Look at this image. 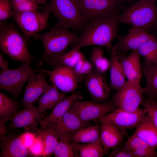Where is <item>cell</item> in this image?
I'll use <instances>...</instances> for the list:
<instances>
[{"mask_svg":"<svg viewBox=\"0 0 157 157\" xmlns=\"http://www.w3.org/2000/svg\"><path fill=\"white\" fill-rule=\"evenodd\" d=\"M120 13V12L109 13L90 20L82 33L72 43L73 48L80 49L84 47L97 45L111 50L112 42L117 35Z\"/></svg>","mask_w":157,"mask_h":157,"instance_id":"cell-1","label":"cell"},{"mask_svg":"<svg viewBox=\"0 0 157 157\" xmlns=\"http://www.w3.org/2000/svg\"><path fill=\"white\" fill-rule=\"evenodd\" d=\"M156 0H138L126 8L120 13L119 24L147 31L157 24Z\"/></svg>","mask_w":157,"mask_h":157,"instance_id":"cell-2","label":"cell"},{"mask_svg":"<svg viewBox=\"0 0 157 157\" xmlns=\"http://www.w3.org/2000/svg\"><path fill=\"white\" fill-rule=\"evenodd\" d=\"M44 8L55 16L57 24L66 29H84L88 22L74 0H50Z\"/></svg>","mask_w":157,"mask_h":157,"instance_id":"cell-3","label":"cell"},{"mask_svg":"<svg viewBox=\"0 0 157 157\" xmlns=\"http://www.w3.org/2000/svg\"><path fill=\"white\" fill-rule=\"evenodd\" d=\"M0 48L13 60L31 66L33 58L26 40L13 25L6 24L1 26Z\"/></svg>","mask_w":157,"mask_h":157,"instance_id":"cell-4","label":"cell"},{"mask_svg":"<svg viewBox=\"0 0 157 157\" xmlns=\"http://www.w3.org/2000/svg\"><path fill=\"white\" fill-rule=\"evenodd\" d=\"M35 38L41 41L44 48L42 58L54 54L65 53L71 44L77 38V35L57 23L47 32L35 34Z\"/></svg>","mask_w":157,"mask_h":157,"instance_id":"cell-5","label":"cell"},{"mask_svg":"<svg viewBox=\"0 0 157 157\" xmlns=\"http://www.w3.org/2000/svg\"><path fill=\"white\" fill-rule=\"evenodd\" d=\"M50 71L43 69H33L31 66L23 63L16 68L1 72L0 88L11 94L16 100L20 96L24 84L33 74L41 72L49 74Z\"/></svg>","mask_w":157,"mask_h":157,"instance_id":"cell-6","label":"cell"},{"mask_svg":"<svg viewBox=\"0 0 157 157\" xmlns=\"http://www.w3.org/2000/svg\"><path fill=\"white\" fill-rule=\"evenodd\" d=\"M144 95L140 81H127L114 94L113 104L116 107L134 112L144 101Z\"/></svg>","mask_w":157,"mask_h":157,"instance_id":"cell-7","label":"cell"},{"mask_svg":"<svg viewBox=\"0 0 157 157\" xmlns=\"http://www.w3.org/2000/svg\"><path fill=\"white\" fill-rule=\"evenodd\" d=\"M12 17L23 32L25 37L29 38L48 26V20L51 13L37 11L17 13L13 10Z\"/></svg>","mask_w":157,"mask_h":157,"instance_id":"cell-8","label":"cell"},{"mask_svg":"<svg viewBox=\"0 0 157 157\" xmlns=\"http://www.w3.org/2000/svg\"><path fill=\"white\" fill-rule=\"evenodd\" d=\"M89 22L99 16L120 12L125 8L124 0H74Z\"/></svg>","mask_w":157,"mask_h":157,"instance_id":"cell-9","label":"cell"},{"mask_svg":"<svg viewBox=\"0 0 157 157\" xmlns=\"http://www.w3.org/2000/svg\"><path fill=\"white\" fill-rule=\"evenodd\" d=\"M47 115L46 111L40 110L33 104L29 105L11 116L10 128L11 130L23 128L26 131L34 132L40 121Z\"/></svg>","mask_w":157,"mask_h":157,"instance_id":"cell-10","label":"cell"},{"mask_svg":"<svg viewBox=\"0 0 157 157\" xmlns=\"http://www.w3.org/2000/svg\"><path fill=\"white\" fill-rule=\"evenodd\" d=\"M72 107L82 122L85 123L97 120L99 121L116 108L113 104L81 100L75 101Z\"/></svg>","mask_w":157,"mask_h":157,"instance_id":"cell-11","label":"cell"},{"mask_svg":"<svg viewBox=\"0 0 157 157\" xmlns=\"http://www.w3.org/2000/svg\"><path fill=\"white\" fill-rule=\"evenodd\" d=\"M147 113L144 108H139L136 111L131 112L116 107L101 119L114 125L126 134V130L136 128Z\"/></svg>","mask_w":157,"mask_h":157,"instance_id":"cell-12","label":"cell"},{"mask_svg":"<svg viewBox=\"0 0 157 157\" xmlns=\"http://www.w3.org/2000/svg\"><path fill=\"white\" fill-rule=\"evenodd\" d=\"M84 85L93 101L104 104L111 91L105 76L94 68L84 77Z\"/></svg>","mask_w":157,"mask_h":157,"instance_id":"cell-13","label":"cell"},{"mask_svg":"<svg viewBox=\"0 0 157 157\" xmlns=\"http://www.w3.org/2000/svg\"><path fill=\"white\" fill-rule=\"evenodd\" d=\"M52 84L64 93H74L82 82L72 68L65 66L54 67L49 75Z\"/></svg>","mask_w":157,"mask_h":157,"instance_id":"cell-14","label":"cell"},{"mask_svg":"<svg viewBox=\"0 0 157 157\" xmlns=\"http://www.w3.org/2000/svg\"><path fill=\"white\" fill-rule=\"evenodd\" d=\"M49 74L44 72L34 74L28 81L23 96L20 102L23 107L33 104L40 96L50 89L51 85L48 84L46 79Z\"/></svg>","mask_w":157,"mask_h":157,"instance_id":"cell-15","label":"cell"},{"mask_svg":"<svg viewBox=\"0 0 157 157\" xmlns=\"http://www.w3.org/2000/svg\"><path fill=\"white\" fill-rule=\"evenodd\" d=\"M155 37L145 31L132 27L125 36H116L118 41L116 44L117 55L125 54L129 51L137 50L146 41Z\"/></svg>","mask_w":157,"mask_h":157,"instance_id":"cell-16","label":"cell"},{"mask_svg":"<svg viewBox=\"0 0 157 157\" xmlns=\"http://www.w3.org/2000/svg\"><path fill=\"white\" fill-rule=\"evenodd\" d=\"M83 98L81 92L78 91L70 96L65 97L52 109L49 115L40 121L39 124L40 128H46L50 124L59 123L74 103Z\"/></svg>","mask_w":157,"mask_h":157,"instance_id":"cell-17","label":"cell"},{"mask_svg":"<svg viewBox=\"0 0 157 157\" xmlns=\"http://www.w3.org/2000/svg\"><path fill=\"white\" fill-rule=\"evenodd\" d=\"M100 140L105 154L112 148L120 145L126 134L112 124L101 119Z\"/></svg>","mask_w":157,"mask_h":157,"instance_id":"cell-18","label":"cell"},{"mask_svg":"<svg viewBox=\"0 0 157 157\" xmlns=\"http://www.w3.org/2000/svg\"><path fill=\"white\" fill-rule=\"evenodd\" d=\"M0 157H26L30 154L19 135L9 134L0 136Z\"/></svg>","mask_w":157,"mask_h":157,"instance_id":"cell-19","label":"cell"},{"mask_svg":"<svg viewBox=\"0 0 157 157\" xmlns=\"http://www.w3.org/2000/svg\"><path fill=\"white\" fill-rule=\"evenodd\" d=\"M81 120L71 107L58 123L51 124L47 127L53 129L59 137L68 134H73L81 128L88 125Z\"/></svg>","mask_w":157,"mask_h":157,"instance_id":"cell-20","label":"cell"},{"mask_svg":"<svg viewBox=\"0 0 157 157\" xmlns=\"http://www.w3.org/2000/svg\"><path fill=\"white\" fill-rule=\"evenodd\" d=\"M140 56L137 50L127 56L125 54L117 55L127 81H140L142 73Z\"/></svg>","mask_w":157,"mask_h":157,"instance_id":"cell-21","label":"cell"},{"mask_svg":"<svg viewBox=\"0 0 157 157\" xmlns=\"http://www.w3.org/2000/svg\"><path fill=\"white\" fill-rule=\"evenodd\" d=\"M117 46H113L111 50V57L109 68L110 81L109 85L111 90L116 91L119 89L126 81L122 64L117 56Z\"/></svg>","mask_w":157,"mask_h":157,"instance_id":"cell-22","label":"cell"},{"mask_svg":"<svg viewBox=\"0 0 157 157\" xmlns=\"http://www.w3.org/2000/svg\"><path fill=\"white\" fill-rule=\"evenodd\" d=\"M134 133L151 147L157 148V129L147 113L136 127Z\"/></svg>","mask_w":157,"mask_h":157,"instance_id":"cell-23","label":"cell"},{"mask_svg":"<svg viewBox=\"0 0 157 157\" xmlns=\"http://www.w3.org/2000/svg\"><path fill=\"white\" fill-rule=\"evenodd\" d=\"M80 49L74 48L68 52L47 56L42 58L50 65L73 67L79 60L85 58Z\"/></svg>","mask_w":157,"mask_h":157,"instance_id":"cell-24","label":"cell"},{"mask_svg":"<svg viewBox=\"0 0 157 157\" xmlns=\"http://www.w3.org/2000/svg\"><path fill=\"white\" fill-rule=\"evenodd\" d=\"M142 74L144 77L146 85L142 88L146 98L157 99V63L148 64L144 63L141 65Z\"/></svg>","mask_w":157,"mask_h":157,"instance_id":"cell-25","label":"cell"},{"mask_svg":"<svg viewBox=\"0 0 157 157\" xmlns=\"http://www.w3.org/2000/svg\"><path fill=\"white\" fill-rule=\"evenodd\" d=\"M101 126L97 124L82 127L73 134H71L72 141L79 143L96 142L100 139Z\"/></svg>","mask_w":157,"mask_h":157,"instance_id":"cell-26","label":"cell"},{"mask_svg":"<svg viewBox=\"0 0 157 157\" xmlns=\"http://www.w3.org/2000/svg\"><path fill=\"white\" fill-rule=\"evenodd\" d=\"M34 132L40 136L43 141L44 151L42 156H51L53 154L59 141V137L57 132L51 128L41 129L38 127L35 129Z\"/></svg>","mask_w":157,"mask_h":157,"instance_id":"cell-27","label":"cell"},{"mask_svg":"<svg viewBox=\"0 0 157 157\" xmlns=\"http://www.w3.org/2000/svg\"><path fill=\"white\" fill-rule=\"evenodd\" d=\"M66 97L65 93L60 92L56 87L52 84L49 90L40 98L38 108L42 111L52 109Z\"/></svg>","mask_w":157,"mask_h":157,"instance_id":"cell-28","label":"cell"},{"mask_svg":"<svg viewBox=\"0 0 157 157\" xmlns=\"http://www.w3.org/2000/svg\"><path fill=\"white\" fill-rule=\"evenodd\" d=\"M72 142L77 157H101L105 154L100 139L94 142L82 144Z\"/></svg>","mask_w":157,"mask_h":157,"instance_id":"cell-29","label":"cell"},{"mask_svg":"<svg viewBox=\"0 0 157 157\" xmlns=\"http://www.w3.org/2000/svg\"><path fill=\"white\" fill-rule=\"evenodd\" d=\"M70 133L60 136L53 153L56 157H77V153L70 139Z\"/></svg>","mask_w":157,"mask_h":157,"instance_id":"cell-30","label":"cell"},{"mask_svg":"<svg viewBox=\"0 0 157 157\" xmlns=\"http://www.w3.org/2000/svg\"><path fill=\"white\" fill-rule=\"evenodd\" d=\"M102 47L97 46L94 47L90 53V58L94 69L105 74L109 69L110 62L104 56Z\"/></svg>","mask_w":157,"mask_h":157,"instance_id":"cell-31","label":"cell"},{"mask_svg":"<svg viewBox=\"0 0 157 157\" xmlns=\"http://www.w3.org/2000/svg\"><path fill=\"white\" fill-rule=\"evenodd\" d=\"M19 107V102L0 92V119L5 122L9 121L11 116L18 111Z\"/></svg>","mask_w":157,"mask_h":157,"instance_id":"cell-32","label":"cell"},{"mask_svg":"<svg viewBox=\"0 0 157 157\" xmlns=\"http://www.w3.org/2000/svg\"><path fill=\"white\" fill-rule=\"evenodd\" d=\"M148 64L157 63V38L156 37L146 41L137 50Z\"/></svg>","mask_w":157,"mask_h":157,"instance_id":"cell-33","label":"cell"},{"mask_svg":"<svg viewBox=\"0 0 157 157\" xmlns=\"http://www.w3.org/2000/svg\"><path fill=\"white\" fill-rule=\"evenodd\" d=\"M123 147L131 151L136 149H144L151 152H156V149L151 147L134 133L128 139Z\"/></svg>","mask_w":157,"mask_h":157,"instance_id":"cell-34","label":"cell"},{"mask_svg":"<svg viewBox=\"0 0 157 157\" xmlns=\"http://www.w3.org/2000/svg\"><path fill=\"white\" fill-rule=\"evenodd\" d=\"M72 68L82 82L85 76L90 73L94 69L91 62L85 58L78 61Z\"/></svg>","mask_w":157,"mask_h":157,"instance_id":"cell-35","label":"cell"},{"mask_svg":"<svg viewBox=\"0 0 157 157\" xmlns=\"http://www.w3.org/2000/svg\"><path fill=\"white\" fill-rule=\"evenodd\" d=\"M141 105L146 110L147 114L157 129V101L145 98Z\"/></svg>","mask_w":157,"mask_h":157,"instance_id":"cell-36","label":"cell"},{"mask_svg":"<svg viewBox=\"0 0 157 157\" xmlns=\"http://www.w3.org/2000/svg\"><path fill=\"white\" fill-rule=\"evenodd\" d=\"M28 150L30 154L33 156H43L44 151V145L40 136L37 135L33 144Z\"/></svg>","mask_w":157,"mask_h":157,"instance_id":"cell-37","label":"cell"},{"mask_svg":"<svg viewBox=\"0 0 157 157\" xmlns=\"http://www.w3.org/2000/svg\"><path fill=\"white\" fill-rule=\"evenodd\" d=\"M13 13L10 0H0V22L12 17Z\"/></svg>","mask_w":157,"mask_h":157,"instance_id":"cell-38","label":"cell"},{"mask_svg":"<svg viewBox=\"0 0 157 157\" xmlns=\"http://www.w3.org/2000/svg\"><path fill=\"white\" fill-rule=\"evenodd\" d=\"M38 4L33 0H28L12 8L13 11L17 13L37 11Z\"/></svg>","mask_w":157,"mask_h":157,"instance_id":"cell-39","label":"cell"},{"mask_svg":"<svg viewBox=\"0 0 157 157\" xmlns=\"http://www.w3.org/2000/svg\"><path fill=\"white\" fill-rule=\"evenodd\" d=\"M109 157H134L132 151L125 148L123 146H117L109 153Z\"/></svg>","mask_w":157,"mask_h":157,"instance_id":"cell-40","label":"cell"},{"mask_svg":"<svg viewBox=\"0 0 157 157\" xmlns=\"http://www.w3.org/2000/svg\"><path fill=\"white\" fill-rule=\"evenodd\" d=\"M37 135L35 132L26 131L19 136L24 145L28 149L33 144Z\"/></svg>","mask_w":157,"mask_h":157,"instance_id":"cell-41","label":"cell"},{"mask_svg":"<svg viewBox=\"0 0 157 157\" xmlns=\"http://www.w3.org/2000/svg\"><path fill=\"white\" fill-rule=\"evenodd\" d=\"M134 157H157V152H153L144 149L132 151Z\"/></svg>","mask_w":157,"mask_h":157,"instance_id":"cell-42","label":"cell"},{"mask_svg":"<svg viewBox=\"0 0 157 157\" xmlns=\"http://www.w3.org/2000/svg\"><path fill=\"white\" fill-rule=\"evenodd\" d=\"M0 67L1 69V72H4L9 70L8 63L5 58L1 53H0Z\"/></svg>","mask_w":157,"mask_h":157,"instance_id":"cell-43","label":"cell"},{"mask_svg":"<svg viewBox=\"0 0 157 157\" xmlns=\"http://www.w3.org/2000/svg\"><path fill=\"white\" fill-rule=\"evenodd\" d=\"M5 122L0 119V136L8 134L9 130Z\"/></svg>","mask_w":157,"mask_h":157,"instance_id":"cell-44","label":"cell"},{"mask_svg":"<svg viewBox=\"0 0 157 157\" xmlns=\"http://www.w3.org/2000/svg\"><path fill=\"white\" fill-rule=\"evenodd\" d=\"M38 4H42L44 5L47 4V1L49 0H33Z\"/></svg>","mask_w":157,"mask_h":157,"instance_id":"cell-45","label":"cell"}]
</instances>
